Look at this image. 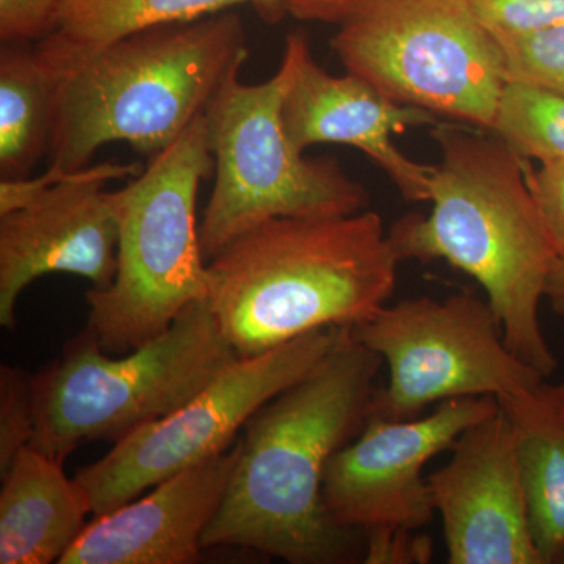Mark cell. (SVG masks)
<instances>
[{
  "instance_id": "obj_1",
  "label": "cell",
  "mask_w": 564,
  "mask_h": 564,
  "mask_svg": "<svg viewBox=\"0 0 564 564\" xmlns=\"http://www.w3.org/2000/svg\"><path fill=\"white\" fill-rule=\"evenodd\" d=\"M383 362L343 326L310 373L252 415L203 549H250L291 564L364 563L366 538L334 521L323 480L334 454L366 426Z\"/></svg>"
},
{
  "instance_id": "obj_2",
  "label": "cell",
  "mask_w": 564,
  "mask_h": 564,
  "mask_svg": "<svg viewBox=\"0 0 564 564\" xmlns=\"http://www.w3.org/2000/svg\"><path fill=\"white\" fill-rule=\"evenodd\" d=\"M432 212L408 214L389 229L400 261H443L485 289L505 344L545 378L558 367L540 325V303L560 252L545 225L527 161L496 135L441 121Z\"/></svg>"
},
{
  "instance_id": "obj_3",
  "label": "cell",
  "mask_w": 564,
  "mask_h": 564,
  "mask_svg": "<svg viewBox=\"0 0 564 564\" xmlns=\"http://www.w3.org/2000/svg\"><path fill=\"white\" fill-rule=\"evenodd\" d=\"M383 218H274L207 262V299L239 358L315 329L355 326L386 306L399 263Z\"/></svg>"
},
{
  "instance_id": "obj_4",
  "label": "cell",
  "mask_w": 564,
  "mask_h": 564,
  "mask_svg": "<svg viewBox=\"0 0 564 564\" xmlns=\"http://www.w3.org/2000/svg\"><path fill=\"white\" fill-rule=\"evenodd\" d=\"M247 58V31L229 10L117 41L62 77L50 166L79 172L110 143L154 158L239 76Z\"/></svg>"
},
{
  "instance_id": "obj_5",
  "label": "cell",
  "mask_w": 564,
  "mask_h": 564,
  "mask_svg": "<svg viewBox=\"0 0 564 564\" xmlns=\"http://www.w3.org/2000/svg\"><path fill=\"white\" fill-rule=\"evenodd\" d=\"M214 170L204 111L139 176L107 193L118 225L117 273L109 288L85 295L84 332L109 355L150 343L207 299L196 199Z\"/></svg>"
},
{
  "instance_id": "obj_6",
  "label": "cell",
  "mask_w": 564,
  "mask_h": 564,
  "mask_svg": "<svg viewBox=\"0 0 564 564\" xmlns=\"http://www.w3.org/2000/svg\"><path fill=\"white\" fill-rule=\"evenodd\" d=\"M239 356L206 300L161 336L113 358L82 332L32 375V447L65 463L93 441L117 444L180 410Z\"/></svg>"
},
{
  "instance_id": "obj_7",
  "label": "cell",
  "mask_w": 564,
  "mask_h": 564,
  "mask_svg": "<svg viewBox=\"0 0 564 564\" xmlns=\"http://www.w3.org/2000/svg\"><path fill=\"white\" fill-rule=\"evenodd\" d=\"M332 46L347 73L392 101L491 132L507 69L469 0H364Z\"/></svg>"
},
{
  "instance_id": "obj_8",
  "label": "cell",
  "mask_w": 564,
  "mask_h": 564,
  "mask_svg": "<svg viewBox=\"0 0 564 564\" xmlns=\"http://www.w3.org/2000/svg\"><path fill=\"white\" fill-rule=\"evenodd\" d=\"M284 73L250 85L234 76L206 110L215 184L199 225L209 262L242 234L274 218L343 217L366 209L369 193L336 159L304 158L281 120Z\"/></svg>"
},
{
  "instance_id": "obj_9",
  "label": "cell",
  "mask_w": 564,
  "mask_h": 564,
  "mask_svg": "<svg viewBox=\"0 0 564 564\" xmlns=\"http://www.w3.org/2000/svg\"><path fill=\"white\" fill-rule=\"evenodd\" d=\"M389 367L369 417L411 421L433 403L463 397H518L545 377L505 344L488 300L470 292L445 300L419 296L383 306L352 328Z\"/></svg>"
},
{
  "instance_id": "obj_10",
  "label": "cell",
  "mask_w": 564,
  "mask_h": 564,
  "mask_svg": "<svg viewBox=\"0 0 564 564\" xmlns=\"http://www.w3.org/2000/svg\"><path fill=\"white\" fill-rule=\"evenodd\" d=\"M337 334V326L315 329L261 355L234 359L191 402L82 467L74 480L87 492L91 514L117 510L166 478L229 451L263 404L325 358Z\"/></svg>"
},
{
  "instance_id": "obj_11",
  "label": "cell",
  "mask_w": 564,
  "mask_h": 564,
  "mask_svg": "<svg viewBox=\"0 0 564 564\" xmlns=\"http://www.w3.org/2000/svg\"><path fill=\"white\" fill-rule=\"evenodd\" d=\"M499 408L496 397H463L411 421L369 417L358 440L334 454L323 502L337 524L366 538L364 563L429 562V541L414 536L436 511L423 469Z\"/></svg>"
},
{
  "instance_id": "obj_12",
  "label": "cell",
  "mask_w": 564,
  "mask_h": 564,
  "mask_svg": "<svg viewBox=\"0 0 564 564\" xmlns=\"http://www.w3.org/2000/svg\"><path fill=\"white\" fill-rule=\"evenodd\" d=\"M143 172L106 162L66 173L50 166L35 180L0 182V325L13 329L21 293L43 274L85 278L109 288L117 273L118 225L106 185Z\"/></svg>"
},
{
  "instance_id": "obj_13",
  "label": "cell",
  "mask_w": 564,
  "mask_h": 564,
  "mask_svg": "<svg viewBox=\"0 0 564 564\" xmlns=\"http://www.w3.org/2000/svg\"><path fill=\"white\" fill-rule=\"evenodd\" d=\"M280 69L282 126L296 151L325 143L356 148L388 174L406 202H430L436 165L404 155L392 135L408 128H433L443 120L392 101L355 74L333 76L315 62L310 41L300 33L285 39Z\"/></svg>"
},
{
  "instance_id": "obj_14",
  "label": "cell",
  "mask_w": 564,
  "mask_h": 564,
  "mask_svg": "<svg viewBox=\"0 0 564 564\" xmlns=\"http://www.w3.org/2000/svg\"><path fill=\"white\" fill-rule=\"evenodd\" d=\"M452 458L426 477L451 564H544L530 522L518 444L499 411L459 434Z\"/></svg>"
},
{
  "instance_id": "obj_15",
  "label": "cell",
  "mask_w": 564,
  "mask_h": 564,
  "mask_svg": "<svg viewBox=\"0 0 564 564\" xmlns=\"http://www.w3.org/2000/svg\"><path fill=\"white\" fill-rule=\"evenodd\" d=\"M240 440L209 462L166 478L148 496L95 516L58 564H188L225 499Z\"/></svg>"
},
{
  "instance_id": "obj_16",
  "label": "cell",
  "mask_w": 564,
  "mask_h": 564,
  "mask_svg": "<svg viewBox=\"0 0 564 564\" xmlns=\"http://www.w3.org/2000/svg\"><path fill=\"white\" fill-rule=\"evenodd\" d=\"M88 514L90 499L63 463L28 445L2 474L0 564L61 562Z\"/></svg>"
},
{
  "instance_id": "obj_17",
  "label": "cell",
  "mask_w": 564,
  "mask_h": 564,
  "mask_svg": "<svg viewBox=\"0 0 564 564\" xmlns=\"http://www.w3.org/2000/svg\"><path fill=\"white\" fill-rule=\"evenodd\" d=\"M242 3L270 20L284 13V0H66L36 51L62 79L133 33L202 20Z\"/></svg>"
},
{
  "instance_id": "obj_18",
  "label": "cell",
  "mask_w": 564,
  "mask_h": 564,
  "mask_svg": "<svg viewBox=\"0 0 564 564\" xmlns=\"http://www.w3.org/2000/svg\"><path fill=\"white\" fill-rule=\"evenodd\" d=\"M518 444L534 544L544 564L564 556V383L499 400Z\"/></svg>"
},
{
  "instance_id": "obj_19",
  "label": "cell",
  "mask_w": 564,
  "mask_h": 564,
  "mask_svg": "<svg viewBox=\"0 0 564 564\" xmlns=\"http://www.w3.org/2000/svg\"><path fill=\"white\" fill-rule=\"evenodd\" d=\"M61 77L36 47L2 44L0 50V173L24 180L50 154Z\"/></svg>"
},
{
  "instance_id": "obj_20",
  "label": "cell",
  "mask_w": 564,
  "mask_h": 564,
  "mask_svg": "<svg viewBox=\"0 0 564 564\" xmlns=\"http://www.w3.org/2000/svg\"><path fill=\"white\" fill-rule=\"evenodd\" d=\"M491 133L524 161L564 162V95L508 80Z\"/></svg>"
},
{
  "instance_id": "obj_21",
  "label": "cell",
  "mask_w": 564,
  "mask_h": 564,
  "mask_svg": "<svg viewBox=\"0 0 564 564\" xmlns=\"http://www.w3.org/2000/svg\"><path fill=\"white\" fill-rule=\"evenodd\" d=\"M497 40L502 46L508 80L564 95V22Z\"/></svg>"
},
{
  "instance_id": "obj_22",
  "label": "cell",
  "mask_w": 564,
  "mask_h": 564,
  "mask_svg": "<svg viewBox=\"0 0 564 564\" xmlns=\"http://www.w3.org/2000/svg\"><path fill=\"white\" fill-rule=\"evenodd\" d=\"M35 434L32 375L17 366L0 367V475Z\"/></svg>"
},
{
  "instance_id": "obj_23",
  "label": "cell",
  "mask_w": 564,
  "mask_h": 564,
  "mask_svg": "<svg viewBox=\"0 0 564 564\" xmlns=\"http://www.w3.org/2000/svg\"><path fill=\"white\" fill-rule=\"evenodd\" d=\"M496 36L541 31L564 22V0H469Z\"/></svg>"
},
{
  "instance_id": "obj_24",
  "label": "cell",
  "mask_w": 564,
  "mask_h": 564,
  "mask_svg": "<svg viewBox=\"0 0 564 564\" xmlns=\"http://www.w3.org/2000/svg\"><path fill=\"white\" fill-rule=\"evenodd\" d=\"M66 0H0V40L2 44H31L41 41L54 28L55 18Z\"/></svg>"
},
{
  "instance_id": "obj_25",
  "label": "cell",
  "mask_w": 564,
  "mask_h": 564,
  "mask_svg": "<svg viewBox=\"0 0 564 564\" xmlns=\"http://www.w3.org/2000/svg\"><path fill=\"white\" fill-rule=\"evenodd\" d=\"M527 177L549 232L564 254V162L544 163L534 170L527 161Z\"/></svg>"
},
{
  "instance_id": "obj_26",
  "label": "cell",
  "mask_w": 564,
  "mask_h": 564,
  "mask_svg": "<svg viewBox=\"0 0 564 564\" xmlns=\"http://www.w3.org/2000/svg\"><path fill=\"white\" fill-rule=\"evenodd\" d=\"M364 0H284L285 13L295 20L340 24Z\"/></svg>"
},
{
  "instance_id": "obj_27",
  "label": "cell",
  "mask_w": 564,
  "mask_h": 564,
  "mask_svg": "<svg viewBox=\"0 0 564 564\" xmlns=\"http://www.w3.org/2000/svg\"><path fill=\"white\" fill-rule=\"evenodd\" d=\"M545 296L551 300L556 314L564 315V254L560 256L545 288Z\"/></svg>"
},
{
  "instance_id": "obj_28",
  "label": "cell",
  "mask_w": 564,
  "mask_h": 564,
  "mask_svg": "<svg viewBox=\"0 0 564 564\" xmlns=\"http://www.w3.org/2000/svg\"><path fill=\"white\" fill-rule=\"evenodd\" d=\"M562 564H564V556H563V562H562Z\"/></svg>"
}]
</instances>
